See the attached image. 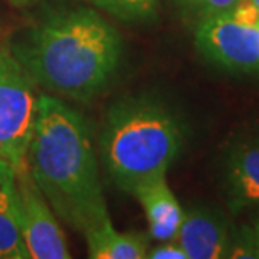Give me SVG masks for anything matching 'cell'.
Masks as SVG:
<instances>
[{"label":"cell","mask_w":259,"mask_h":259,"mask_svg":"<svg viewBox=\"0 0 259 259\" xmlns=\"http://www.w3.org/2000/svg\"><path fill=\"white\" fill-rule=\"evenodd\" d=\"M123 37L88 7L49 14L29 30L12 54L35 84L72 101H91L120 71Z\"/></svg>","instance_id":"6da1fadb"},{"label":"cell","mask_w":259,"mask_h":259,"mask_svg":"<svg viewBox=\"0 0 259 259\" xmlns=\"http://www.w3.org/2000/svg\"><path fill=\"white\" fill-rule=\"evenodd\" d=\"M27 168L54 214L74 231L82 234L110 217L90 123L58 96L40 95Z\"/></svg>","instance_id":"7a4b0ae2"},{"label":"cell","mask_w":259,"mask_h":259,"mask_svg":"<svg viewBox=\"0 0 259 259\" xmlns=\"http://www.w3.org/2000/svg\"><path fill=\"white\" fill-rule=\"evenodd\" d=\"M185 135L184 120L158 96H128L113 103L100 132L108 177L132 194L143 180L167 175L185 147Z\"/></svg>","instance_id":"3957f363"},{"label":"cell","mask_w":259,"mask_h":259,"mask_svg":"<svg viewBox=\"0 0 259 259\" xmlns=\"http://www.w3.org/2000/svg\"><path fill=\"white\" fill-rule=\"evenodd\" d=\"M40 110V95L12 51L0 49V157L15 170L27 165Z\"/></svg>","instance_id":"277c9868"},{"label":"cell","mask_w":259,"mask_h":259,"mask_svg":"<svg viewBox=\"0 0 259 259\" xmlns=\"http://www.w3.org/2000/svg\"><path fill=\"white\" fill-rule=\"evenodd\" d=\"M195 48L214 66L232 72H259V25L237 22L229 12L192 29Z\"/></svg>","instance_id":"5b68a950"},{"label":"cell","mask_w":259,"mask_h":259,"mask_svg":"<svg viewBox=\"0 0 259 259\" xmlns=\"http://www.w3.org/2000/svg\"><path fill=\"white\" fill-rule=\"evenodd\" d=\"M219 185L231 215L259 210V133L227 140L219 157Z\"/></svg>","instance_id":"8992f818"},{"label":"cell","mask_w":259,"mask_h":259,"mask_svg":"<svg viewBox=\"0 0 259 259\" xmlns=\"http://www.w3.org/2000/svg\"><path fill=\"white\" fill-rule=\"evenodd\" d=\"M20 197L19 224L30 259H69L66 236L58 215L34 182L27 165L17 170Z\"/></svg>","instance_id":"52a82bcc"},{"label":"cell","mask_w":259,"mask_h":259,"mask_svg":"<svg viewBox=\"0 0 259 259\" xmlns=\"http://www.w3.org/2000/svg\"><path fill=\"white\" fill-rule=\"evenodd\" d=\"M231 215L212 205H194L184 212L177 234L187 259H224L229 249Z\"/></svg>","instance_id":"ba28073f"},{"label":"cell","mask_w":259,"mask_h":259,"mask_svg":"<svg viewBox=\"0 0 259 259\" xmlns=\"http://www.w3.org/2000/svg\"><path fill=\"white\" fill-rule=\"evenodd\" d=\"M132 195L145 212L150 239L157 242L177 239L185 210L168 187L167 175L143 180L132 190Z\"/></svg>","instance_id":"9c48e42d"},{"label":"cell","mask_w":259,"mask_h":259,"mask_svg":"<svg viewBox=\"0 0 259 259\" xmlns=\"http://www.w3.org/2000/svg\"><path fill=\"white\" fill-rule=\"evenodd\" d=\"M88 246V256L93 259H145L150 236L140 231L118 232L106 217L100 224L82 232Z\"/></svg>","instance_id":"30bf717a"},{"label":"cell","mask_w":259,"mask_h":259,"mask_svg":"<svg viewBox=\"0 0 259 259\" xmlns=\"http://www.w3.org/2000/svg\"><path fill=\"white\" fill-rule=\"evenodd\" d=\"M123 22H150L157 17L158 0H88Z\"/></svg>","instance_id":"8fae6325"},{"label":"cell","mask_w":259,"mask_h":259,"mask_svg":"<svg viewBox=\"0 0 259 259\" xmlns=\"http://www.w3.org/2000/svg\"><path fill=\"white\" fill-rule=\"evenodd\" d=\"M180 19L194 29L202 20L224 14L234 7L237 0H172Z\"/></svg>","instance_id":"7c38bea8"},{"label":"cell","mask_w":259,"mask_h":259,"mask_svg":"<svg viewBox=\"0 0 259 259\" xmlns=\"http://www.w3.org/2000/svg\"><path fill=\"white\" fill-rule=\"evenodd\" d=\"M0 259H30L19 219L0 210Z\"/></svg>","instance_id":"4fadbf2b"},{"label":"cell","mask_w":259,"mask_h":259,"mask_svg":"<svg viewBox=\"0 0 259 259\" xmlns=\"http://www.w3.org/2000/svg\"><path fill=\"white\" fill-rule=\"evenodd\" d=\"M0 210L19 219L20 197L17 187V170L9 160L0 157Z\"/></svg>","instance_id":"5bb4252c"},{"label":"cell","mask_w":259,"mask_h":259,"mask_svg":"<svg viewBox=\"0 0 259 259\" xmlns=\"http://www.w3.org/2000/svg\"><path fill=\"white\" fill-rule=\"evenodd\" d=\"M227 257L259 259V242L254 226H232Z\"/></svg>","instance_id":"9a60e30c"},{"label":"cell","mask_w":259,"mask_h":259,"mask_svg":"<svg viewBox=\"0 0 259 259\" xmlns=\"http://www.w3.org/2000/svg\"><path fill=\"white\" fill-rule=\"evenodd\" d=\"M147 259H187V254L177 239L162 241L157 246L148 247Z\"/></svg>","instance_id":"2e32d148"},{"label":"cell","mask_w":259,"mask_h":259,"mask_svg":"<svg viewBox=\"0 0 259 259\" xmlns=\"http://www.w3.org/2000/svg\"><path fill=\"white\" fill-rule=\"evenodd\" d=\"M10 4L15 5V7H25V5H30L34 0H9Z\"/></svg>","instance_id":"e0dca14e"},{"label":"cell","mask_w":259,"mask_h":259,"mask_svg":"<svg viewBox=\"0 0 259 259\" xmlns=\"http://www.w3.org/2000/svg\"><path fill=\"white\" fill-rule=\"evenodd\" d=\"M254 231H256V236H257V242H259V215H257V221L254 224Z\"/></svg>","instance_id":"ac0fdd59"},{"label":"cell","mask_w":259,"mask_h":259,"mask_svg":"<svg viewBox=\"0 0 259 259\" xmlns=\"http://www.w3.org/2000/svg\"><path fill=\"white\" fill-rule=\"evenodd\" d=\"M251 2H252V4H254V5H256V7L259 9V0H251Z\"/></svg>","instance_id":"d6986e66"}]
</instances>
